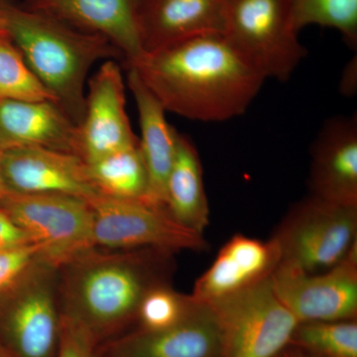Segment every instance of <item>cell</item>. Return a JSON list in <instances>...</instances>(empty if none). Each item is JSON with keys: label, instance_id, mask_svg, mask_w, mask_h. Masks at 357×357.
<instances>
[{"label": "cell", "instance_id": "cell-2", "mask_svg": "<svg viewBox=\"0 0 357 357\" xmlns=\"http://www.w3.org/2000/svg\"><path fill=\"white\" fill-rule=\"evenodd\" d=\"M173 252L156 248H93L59 268L61 312L89 328L96 340L136 321L152 288L169 284Z\"/></svg>", "mask_w": 357, "mask_h": 357}, {"label": "cell", "instance_id": "cell-9", "mask_svg": "<svg viewBox=\"0 0 357 357\" xmlns=\"http://www.w3.org/2000/svg\"><path fill=\"white\" fill-rule=\"evenodd\" d=\"M96 248L110 250L156 248L204 250V236L174 220L163 206L142 201L95 197L89 201Z\"/></svg>", "mask_w": 357, "mask_h": 357}, {"label": "cell", "instance_id": "cell-19", "mask_svg": "<svg viewBox=\"0 0 357 357\" xmlns=\"http://www.w3.org/2000/svg\"><path fill=\"white\" fill-rule=\"evenodd\" d=\"M126 70L139 117L138 144L149 177V203L165 208L166 182L175 158L178 132L167 121L165 109L135 69Z\"/></svg>", "mask_w": 357, "mask_h": 357}, {"label": "cell", "instance_id": "cell-22", "mask_svg": "<svg viewBox=\"0 0 357 357\" xmlns=\"http://www.w3.org/2000/svg\"><path fill=\"white\" fill-rule=\"evenodd\" d=\"M290 345L309 357H357V321L300 323Z\"/></svg>", "mask_w": 357, "mask_h": 357}, {"label": "cell", "instance_id": "cell-21", "mask_svg": "<svg viewBox=\"0 0 357 357\" xmlns=\"http://www.w3.org/2000/svg\"><path fill=\"white\" fill-rule=\"evenodd\" d=\"M86 164L91 185L100 196L149 203V177L139 144Z\"/></svg>", "mask_w": 357, "mask_h": 357}, {"label": "cell", "instance_id": "cell-20", "mask_svg": "<svg viewBox=\"0 0 357 357\" xmlns=\"http://www.w3.org/2000/svg\"><path fill=\"white\" fill-rule=\"evenodd\" d=\"M165 208L174 220L202 236L210 225L201 158L192 141L182 133H178L175 158L167 178Z\"/></svg>", "mask_w": 357, "mask_h": 357}, {"label": "cell", "instance_id": "cell-26", "mask_svg": "<svg viewBox=\"0 0 357 357\" xmlns=\"http://www.w3.org/2000/svg\"><path fill=\"white\" fill-rule=\"evenodd\" d=\"M41 258V250L34 243L0 251V298L8 293Z\"/></svg>", "mask_w": 357, "mask_h": 357}, {"label": "cell", "instance_id": "cell-10", "mask_svg": "<svg viewBox=\"0 0 357 357\" xmlns=\"http://www.w3.org/2000/svg\"><path fill=\"white\" fill-rule=\"evenodd\" d=\"M270 282L299 324L357 318V245L342 261L318 273L279 264Z\"/></svg>", "mask_w": 357, "mask_h": 357}, {"label": "cell", "instance_id": "cell-18", "mask_svg": "<svg viewBox=\"0 0 357 357\" xmlns=\"http://www.w3.org/2000/svg\"><path fill=\"white\" fill-rule=\"evenodd\" d=\"M77 126L58 103L0 100V150L44 147L77 155Z\"/></svg>", "mask_w": 357, "mask_h": 357}, {"label": "cell", "instance_id": "cell-16", "mask_svg": "<svg viewBox=\"0 0 357 357\" xmlns=\"http://www.w3.org/2000/svg\"><path fill=\"white\" fill-rule=\"evenodd\" d=\"M311 195L332 203L357 206V117L328 119L312 143Z\"/></svg>", "mask_w": 357, "mask_h": 357}, {"label": "cell", "instance_id": "cell-7", "mask_svg": "<svg viewBox=\"0 0 357 357\" xmlns=\"http://www.w3.org/2000/svg\"><path fill=\"white\" fill-rule=\"evenodd\" d=\"M270 278L208 305L220 326L222 357H274L290 347L299 321Z\"/></svg>", "mask_w": 357, "mask_h": 357}, {"label": "cell", "instance_id": "cell-31", "mask_svg": "<svg viewBox=\"0 0 357 357\" xmlns=\"http://www.w3.org/2000/svg\"><path fill=\"white\" fill-rule=\"evenodd\" d=\"M0 155H1V150H0ZM6 189H4L3 182H2L1 178V172H0V201L3 198L4 195H6Z\"/></svg>", "mask_w": 357, "mask_h": 357}, {"label": "cell", "instance_id": "cell-24", "mask_svg": "<svg viewBox=\"0 0 357 357\" xmlns=\"http://www.w3.org/2000/svg\"><path fill=\"white\" fill-rule=\"evenodd\" d=\"M0 100L57 103L8 35L0 36Z\"/></svg>", "mask_w": 357, "mask_h": 357}, {"label": "cell", "instance_id": "cell-6", "mask_svg": "<svg viewBox=\"0 0 357 357\" xmlns=\"http://www.w3.org/2000/svg\"><path fill=\"white\" fill-rule=\"evenodd\" d=\"M61 328L59 268L43 258L0 298V335L14 357H55Z\"/></svg>", "mask_w": 357, "mask_h": 357}, {"label": "cell", "instance_id": "cell-27", "mask_svg": "<svg viewBox=\"0 0 357 357\" xmlns=\"http://www.w3.org/2000/svg\"><path fill=\"white\" fill-rule=\"evenodd\" d=\"M98 340L77 319L61 312L60 337L55 357H98Z\"/></svg>", "mask_w": 357, "mask_h": 357}, {"label": "cell", "instance_id": "cell-12", "mask_svg": "<svg viewBox=\"0 0 357 357\" xmlns=\"http://www.w3.org/2000/svg\"><path fill=\"white\" fill-rule=\"evenodd\" d=\"M0 172L6 192L54 194L89 201L98 196L86 164L77 155L44 147L1 150Z\"/></svg>", "mask_w": 357, "mask_h": 357}, {"label": "cell", "instance_id": "cell-25", "mask_svg": "<svg viewBox=\"0 0 357 357\" xmlns=\"http://www.w3.org/2000/svg\"><path fill=\"white\" fill-rule=\"evenodd\" d=\"M201 304L192 294L178 292L170 284L156 286L141 302L136 318L138 330L156 332L178 325L189 318Z\"/></svg>", "mask_w": 357, "mask_h": 357}, {"label": "cell", "instance_id": "cell-1", "mask_svg": "<svg viewBox=\"0 0 357 357\" xmlns=\"http://www.w3.org/2000/svg\"><path fill=\"white\" fill-rule=\"evenodd\" d=\"M132 67L166 112L204 122L243 114L266 81L223 35L144 53Z\"/></svg>", "mask_w": 357, "mask_h": 357}, {"label": "cell", "instance_id": "cell-32", "mask_svg": "<svg viewBox=\"0 0 357 357\" xmlns=\"http://www.w3.org/2000/svg\"><path fill=\"white\" fill-rule=\"evenodd\" d=\"M3 35H7L6 30L2 27L1 23H0V36H3Z\"/></svg>", "mask_w": 357, "mask_h": 357}, {"label": "cell", "instance_id": "cell-28", "mask_svg": "<svg viewBox=\"0 0 357 357\" xmlns=\"http://www.w3.org/2000/svg\"><path fill=\"white\" fill-rule=\"evenodd\" d=\"M30 243L27 234L0 208V251Z\"/></svg>", "mask_w": 357, "mask_h": 357}, {"label": "cell", "instance_id": "cell-30", "mask_svg": "<svg viewBox=\"0 0 357 357\" xmlns=\"http://www.w3.org/2000/svg\"><path fill=\"white\" fill-rule=\"evenodd\" d=\"M0 357H14L13 354L7 349L6 345L0 342Z\"/></svg>", "mask_w": 357, "mask_h": 357}, {"label": "cell", "instance_id": "cell-14", "mask_svg": "<svg viewBox=\"0 0 357 357\" xmlns=\"http://www.w3.org/2000/svg\"><path fill=\"white\" fill-rule=\"evenodd\" d=\"M227 0H139L144 53L210 35H225Z\"/></svg>", "mask_w": 357, "mask_h": 357}, {"label": "cell", "instance_id": "cell-5", "mask_svg": "<svg viewBox=\"0 0 357 357\" xmlns=\"http://www.w3.org/2000/svg\"><path fill=\"white\" fill-rule=\"evenodd\" d=\"M223 36L266 79L288 81L307 56L291 0H227Z\"/></svg>", "mask_w": 357, "mask_h": 357}, {"label": "cell", "instance_id": "cell-4", "mask_svg": "<svg viewBox=\"0 0 357 357\" xmlns=\"http://www.w3.org/2000/svg\"><path fill=\"white\" fill-rule=\"evenodd\" d=\"M280 264L307 273L337 265L357 245V206L310 195L291 206L272 236Z\"/></svg>", "mask_w": 357, "mask_h": 357}, {"label": "cell", "instance_id": "cell-17", "mask_svg": "<svg viewBox=\"0 0 357 357\" xmlns=\"http://www.w3.org/2000/svg\"><path fill=\"white\" fill-rule=\"evenodd\" d=\"M109 357H222V335L213 309L202 303L178 325L119 338L109 347Z\"/></svg>", "mask_w": 357, "mask_h": 357}, {"label": "cell", "instance_id": "cell-3", "mask_svg": "<svg viewBox=\"0 0 357 357\" xmlns=\"http://www.w3.org/2000/svg\"><path fill=\"white\" fill-rule=\"evenodd\" d=\"M0 23L26 63L77 126L84 119L86 77L100 60L122 57L112 42L10 0H0Z\"/></svg>", "mask_w": 357, "mask_h": 357}, {"label": "cell", "instance_id": "cell-11", "mask_svg": "<svg viewBox=\"0 0 357 357\" xmlns=\"http://www.w3.org/2000/svg\"><path fill=\"white\" fill-rule=\"evenodd\" d=\"M135 145L138 138L126 112L121 67L107 60L89 81L84 119L77 126V155L91 163Z\"/></svg>", "mask_w": 357, "mask_h": 357}, {"label": "cell", "instance_id": "cell-8", "mask_svg": "<svg viewBox=\"0 0 357 357\" xmlns=\"http://www.w3.org/2000/svg\"><path fill=\"white\" fill-rule=\"evenodd\" d=\"M0 208L39 246L45 261L60 268L96 248L89 202L65 195L6 192Z\"/></svg>", "mask_w": 357, "mask_h": 357}, {"label": "cell", "instance_id": "cell-29", "mask_svg": "<svg viewBox=\"0 0 357 357\" xmlns=\"http://www.w3.org/2000/svg\"><path fill=\"white\" fill-rule=\"evenodd\" d=\"M274 357H309L307 354H305L304 352L300 351L299 349H295V347H292L290 349V347H288L287 349L282 351L280 354H277Z\"/></svg>", "mask_w": 357, "mask_h": 357}, {"label": "cell", "instance_id": "cell-15", "mask_svg": "<svg viewBox=\"0 0 357 357\" xmlns=\"http://www.w3.org/2000/svg\"><path fill=\"white\" fill-rule=\"evenodd\" d=\"M138 2L139 0H25L23 6L82 31L105 37L119 49L128 66L144 54L138 30Z\"/></svg>", "mask_w": 357, "mask_h": 357}, {"label": "cell", "instance_id": "cell-13", "mask_svg": "<svg viewBox=\"0 0 357 357\" xmlns=\"http://www.w3.org/2000/svg\"><path fill=\"white\" fill-rule=\"evenodd\" d=\"M281 262L273 238L268 241L237 234L196 281L192 297L210 305L267 280Z\"/></svg>", "mask_w": 357, "mask_h": 357}, {"label": "cell", "instance_id": "cell-23", "mask_svg": "<svg viewBox=\"0 0 357 357\" xmlns=\"http://www.w3.org/2000/svg\"><path fill=\"white\" fill-rule=\"evenodd\" d=\"M291 8L298 33L311 25L333 28L356 50L357 0H291Z\"/></svg>", "mask_w": 357, "mask_h": 357}]
</instances>
